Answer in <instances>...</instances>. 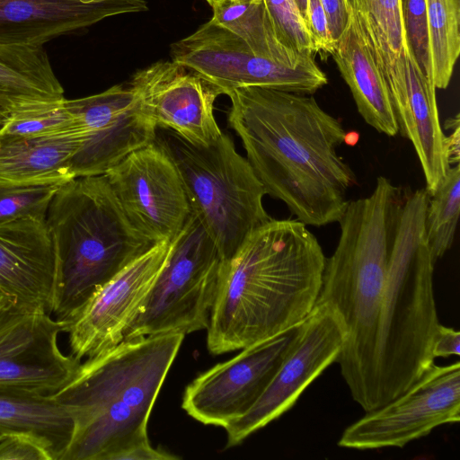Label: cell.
<instances>
[{
  "instance_id": "cell-1",
  "label": "cell",
  "mask_w": 460,
  "mask_h": 460,
  "mask_svg": "<svg viewBox=\"0 0 460 460\" xmlns=\"http://www.w3.org/2000/svg\"><path fill=\"white\" fill-rule=\"evenodd\" d=\"M228 124L266 194L306 226L338 222L356 183L338 155L347 132L309 94L248 86L226 93Z\"/></svg>"
},
{
  "instance_id": "cell-2",
  "label": "cell",
  "mask_w": 460,
  "mask_h": 460,
  "mask_svg": "<svg viewBox=\"0 0 460 460\" xmlns=\"http://www.w3.org/2000/svg\"><path fill=\"white\" fill-rule=\"evenodd\" d=\"M326 257L296 219H270L224 263L207 327L215 355L243 349L299 325L316 305Z\"/></svg>"
},
{
  "instance_id": "cell-3",
  "label": "cell",
  "mask_w": 460,
  "mask_h": 460,
  "mask_svg": "<svg viewBox=\"0 0 460 460\" xmlns=\"http://www.w3.org/2000/svg\"><path fill=\"white\" fill-rule=\"evenodd\" d=\"M402 199V191L379 176L368 197L349 200L316 302L330 306L344 324L346 340L336 362L366 411L373 409L376 335Z\"/></svg>"
},
{
  "instance_id": "cell-4",
  "label": "cell",
  "mask_w": 460,
  "mask_h": 460,
  "mask_svg": "<svg viewBox=\"0 0 460 460\" xmlns=\"http://www.w3.org/2000/svg\"><path fill=\"white\" fill-rule=\"evenodd\" d=\"M184 336L123 340L80 364L74 377L49 396L68 408L75 420L62 460H117L149 441L150 413Z\"/></svg>"
},
{
  "instance_id": "cell-5",
  "label": "cell",
  "mask_w": 460,
  "mask_h": 460,
  "mask_svg": "<svg viewBox=\"0 0 460 460\" xmlns=\"http://www.w3.org/2000/svg\"><path fill=\"white\" fill-rule=\"evenodd\" d=\"M429 199L425 189L402 197L376 335L373 410L404 393L434 365L431 345L439 323L435 263L425 242Z\"/></svg>"
},
{
  "instance_id": "cell-6",
  "label": "cell",
  "mask_w": 460,
  "mask_h": 460,
  "mask_svg": "<svg viewBox=\"0 0 460 460\" xmlns=\"http://www.w3.org/2000/svg\"><path fill=\"white\" fill-rule=\"evenodd\" d=\"M46 223L56 256L51 315L61 323L154 245L128 221L104 174L76 177L61 185Z\"/></svg>"
},
{
  "instance_id": "cell-7",
  "label": "cell",
  "mask_w": 460,
  "mask_h": 460,
  "mask_svg": "<svg viewBox=\"0 0 460 460\" xmlns=\"http://www.w3.org/2000/svg\"><path fill=\"white\" fill-rule=\"evenodd\" d=\"M155 142L177 167L190 202L225 261L244 239L271 217L263 206L266 191L250 163L225 133L209 146H195L166 128Z\"/></svg>"
},
{
  "instance_id": "cell-8",
  "label": "cell",
  "mask_w": 460,
  "mask_h": 460,
  "mask_svg": "<svg viewBox=\"0 0 460 460\" xmlns=\"http://www.w3.org/2000/svg\"><path fill=\"white\" fill-rule=\"evenodd\" d=\"M225 261L191 212L172 240L167 261L124 340L207 329Z\"/></svg>"
},
{
  "instance_id": "cell-9",
  "label": "cell",
  "mask_w": 460,
  "mask_h": 460,
  "mask_svg": "<svg viewBox=\"0 0 460 460\" xmlns=\"http://www.w3.org/2000/svg\"><path fill=\"white\" fill-rule=\"evenodd\" d=\"M172 61L227 92L248 86L313 94L328 79L314 60L292 67L256 55L238 36L212 19L172 45Z\"/></svg>"
},
{
  "instance_id": "cell-10",
  "label": "cell",
  "mask_w": 460,
  "mask_h": 460,
  "mask_svg": "<svg viewBox=\"0 0 460 460\" xmlns=\"http://www.w3.org/2000/svg\"><path fill=\"white\" fill-rule=\"evenodd\" d=\"M460 420V363L429 368L404 393L347 427L338 446L403 447L434 429Z\"/></svg>"
},
{
  "instance_id": "cell-11",
  "label": "cell",
  "mask_w": 460,
  "mask_h": 460,
  "mask_svg": "<svg viewBox=\"0 0 460 460\" xmlns=\"http://www.w3.org/2000/svg\"><path fill=\"white\" fill-rule=\"evenodd\" d=\"M104 176L128 221L153 244L172 241L191 215L179 171L155 141L129 154Z\"/></svg>"
},
{
  "instance_id": "cell-12",
  "label": "cell",
  "mask_w": 460,
  "mask_h": 460,
  "mask_svg": "<svg viewBox=\"0 0 460 460\" xmlns=\"http://www.w3.org/2000/svg\"><path fill=\"white\" fill-rule=\"evenodd\" d=\"M346 340L340 316L328 305L316 304L299 324L296 339L255 404L225 428L227 447L280 417L329 366L336 362Z\"/></svg>"
},
{
  "instance_id": "cell-13",
  "label": "cell",
  "mask_w": 460,
  "mask_h": 460,
  "mask_svg": "<svg viewBox=\"0 0 460 460\" xmlns=\"http://www.w3.org/2000/svg\"><path fill=\"white\" fill-rule=\"evenodd\" d=\"M296 326L262 342L243 349L187 385L182 409L194 420L226 428L243 416L259 400L291 349Z\"/></svg>"
},
{
  "instance_id": "cell-14",
  "label": "cell",
  "mask_w": 460,
  "mask_h": 460,
  "mask_svg": "<svg viewBox=\"0 0 460 460\" xmlns=\"http://www.w3.org/2000/svg\"><path fill=\"white\" fill-rule=\"evenodd\" d=\"M172 241L155 243L100 288L62 323L71 355L81 360L108 350L124 340L162 271Z\"/></svg>"
},
{
  "instance_id": "cell-15",
  "label": "cell",
  "mask_w": 460,
  "mask_h": 460,
  "mask_svg": "<svg viewBox=\"0 0 460 460\" xmlns=\"http://www.w3.org/2000/svg\"><path fill=\"white\" fill-rule=\"evenodd\" d=\"M61 322L44 312L10 305L0 311V386L51 396L75 375L81 362L58 346Z\"/></svg>"
},
{
  "instance_id": "cell-16",
  "label": "cell",
  "mask_w": 460,
  "mask_h": 460,
  "mask_svg": "<svg viewBox=\"0 0 460 460\" xmlns=\"http://www.w3.org/2000/svg\"><path fill=\"white\" fill-rule=\"evenodd\" d=\"M66 103L84 130L82 145L70 162L75 178L105 174L129 154L155 141L157 128L142 112L129 84L66 99Z\"/></svg>"
},
{
  "instance_id": "cell-17",
  "label": "cell",
  "mask_w": 460,
  "mask_h": 460,
  "mask_svg": "<svg viewBox=\"0 0 460 460\" xmlns=\"http://www.w3.org/2000/svg\"><path fill=\"white\" fill-rule=\"evenodd\" d=\"M129 85L156 128L195 146H209L221 136L214 106L224 92L197 72L172 60L158 61L137 72Z\"/></svg>"
},
{
  "instance_id": "cell-18",
  "label": "cell",
  "mask_w": 460,
  "mask_h": 460,
  "mask_svg": "<svg viewBox=\"0 0 460 460\" xmlns=\"http://www.w3.org/2000/svg\"><path fill=\"white\" fill-rule=\"evenodd\" d=\"M55 273L46 217L0 222V295L12 307L51 314Z\"/></svg>"
},
{
  "instance_id": "cell-19",
  "label": "cell",
  "mask_w": 460,
  "mask_h": 460,
  "mask_svg": "<svg viewBox=\"0 0 460 460\" xmlns=\"http://www.w3.org/2000/svg\"><path fill=\"white\" fill-rule=\"evenodd\" d=\"M147 9L145 0H0V46L43 47L107 17Z\"/></svg>"
},
{
  "instance_id": "cell-20",
  "label": "cell",
  "mask_w": 460,
  "mask_h": 460,
  "mask_svg": "<svg viewBox=\"0 0 460 460\" xmlns=\"http://www.w3.org/2000/svg\"><path fill=\"white\" fill-rule=\"evenodd\" d=\"M349 11L346 30L331 54L365 122L394 137L399 127L386 82L355 11L349 5Z\"/></svg>"
},
{
  "instance_id": "cell-21",
  "label": "cell",
  "mask_w": 460,
  "mask_h": 460,
  "mask_svg": "<svg viewBox=\"0 0 460 460\" xmlns=\"http://www.w3.org/2000/svg\"><path fill=\"white\" fill-rule=\"evenodd\" d=\"M83 138L0 135V186L64 183L75 177L71 159Z\"/></svg>"
},
{
  "instance_id": "cell-22",
  "label": "cell",
  "mask_w": 460,
  "mask_h": 460,
  "mask_svg": "<svg viewBox=\"0 0 460 460\" xmlns=\"http://www.w3.org/2000/svg\"><path fill=\"white\" fill-rule=\"evenodd\" d=\"M64 99L43 47L0 46V104L31 111Z\"/></svg>"
},
{
  "instance_id": "cell-23",
  "label": "cell",
  "mask_w": 460,
  "mask_h": 460,
  "mask_svg": "<svg viewBox=\"0 0 460 460\" xmlns=\"http://www.w3.org/2000/svg\"><path fill=\"white\" fill-rule=\"evenodd\" d=\"M75 431L74 415L49 396L0 386V433L22 432L42 439L62 460Z\"/></svg>"
},
{
  "instance_id": "cell-24",
  "label": "cell",
  "mask_w": 460,
  "mask_h": 460,
  "mask_svg": "<svg viewBox=\"0 0 460 460\" xmlns=\"http://www.w3.org/2000/svg\"><path fill=\"white\" fill-rule=\"evenodd\" d=\"M355 11L389 93L405 81V38L401 0H347Z\"/></svg>"
},
{
  "instance_id": "cell-25",
  "label": "cell",
  "mask_w": 460,
  "mask_h": 460,
  "mask_svg": "<svg viewBox=\"0 0 460 460\" xmlns=\"http://www.w3.org/2000/svg\"><path fill=\"white\" fill-rule=\"evenodd\" d=\"M211 7L212 20L238 36L256 55L292 67L314 60L279 38L264 0H220Z\"/></svg>"
},
{
  "instance_id": "cell-26",
  "label": "cell",
  "mask_w": 460,
  "mask_h": 460,
  "mask_svg": "<svg viewBox=\"0 0 460 460\" xmlns=\"http://www.w3.org/2000/svg\"><path fill=\"white\" fill-rule=\"evenodd\" d=\"M430 77L446 89L460 53V0H426Z\"/></svg>"
},
{
  "instance_id": "cell-27",
  "label": "cell",
  "mask_w": 460,
  "mask_h": 460,
  "mask_svg": "<svg viewBox=\"0 0 460 460\" xmlns=\"http://www.w3.org/2000/svg\"><path fill=\"white\" fill-rule=\"evenodd\" d=\"M460 213V165L450 166L429 196L425 216V242L434 263L450 249Z\"/></svg>"
},
{
  "instance_id": "cell-28",
  "label": "cell",
  "mask_w": 460,
  "mask_h": 460,
  "mask_svg": "<svg viewBox=\"0 0 460 460\" xmlns=\"http://www.w3.org/2000/svg\"><path fill=\"white\" fill-rule=\"evenodd\" d=\"M0 135L33 137H79L84 130L78 116L66 103V98L47 108L19 112L2 128Z\"/></svg>"
},
{
  "instance_id": "cell-29",
  "label": "cell",
  "mask_w": 460,
  "mask_h": 460,
  "mask_svg": "<svg viewBox=\"0 0 460 460\" xmlns=\"http://www.w3.org/2000/svg\"><path fill=\"white\" fill-rule=\"evenodd\" d=\"M61 185L0 186V222L24 217H46Z\"/></svg>"
},
{
  "instance_id": "cell-30",
  "label": "cell",
  "mask_w": 460,
  "mask_h": 460,
  "mask_svg": "<svg viewBox=\"0 0 460 460\" xmlns=\"http://www.w3.org/2000/svg\"><path fill=\"white\" fill-rule=\"evenodd\" d=\"M279 38L298 53L314 56L318 49L294 0H264Z\"/></svg>"
},
{
  "instance_id": "cell-31",
  "label": "cell",
  "mask_w": 460,
  "mask_h": 460,
  "mask_svg": "<svg viewBox=\"0 0 460 460\" xmlns=\"http://www.w3.org/2000/svg\"><path fill=\"white\" fill-rule=\"evenodd\" d=\"M401 4L407 44L420 70L431 79L426 0H401Z\"/></svg>"
},
{
  "instance_id": "cell-32",
  "label": "cell",
  "mask_w": 460,
  "mask_h": 460,
  "mask_svg": "<svg viewBox=\"0 0 460 460\" xmlns=\"http://www.w3.org/2000/svg\"><path fill=\"white\" fill-rule=\"evenodd\" d=\"M0 460H55V457L40 438L12 432L0 435Z\"/></svg>"
},
{
  "instance_id": "cell-33",
  "label": "cell",
  "mask_w": 460,
  "mask_h": 460,
  "mask_svg": "<svg viewBox=\"0 0 460 460\" xmlns=\"http://www.w3.org/2000/svg\"><path fill=\"white\" fill-rule=\"evenodd\" d=\"M307 23L318 51L332 53L334 44L328 30L326 14L320 0H308Z\"/></svg>"
},
{
  "instance_id": "cell-34",
  "label": "cell",
  "mask_w": 460,
  "mask_h": 460,
  "mask_svg": "<svg viewBox=\"0 0 460 460\" xmlns=\"http://www.w3.org/2000/svg\"><path fill=\"white\" fill-rule=\"evenodd\" d=\"M327 18L328 30L335 46L349 22V4L347 0H320Z\"/></svg>"
},
{
  "instance_id": "cell-35",
  "label": "cell",
  "mask_w": 460,
  "mask_h": 460,
  "mask_svg": "<svg viewBox=\"0 0 460 460\" xmlns=\"http://www.w3.org/2000/svg\"><path fill=\"white\" fill-rule=\"evenodd\" d=\"M460 332L439 323L432 341L431 353L434 358L459 356Z\"/></svg>"
},
{
  "instance_id": "cell-36",
  "label": "cell",
  "mask_w": 460,
  "mask_h": 460,
  "mask_svg": "<svg viewBox=\"0 0 460 460\" xmlns=\"http://www.w3.org/2000/svg\"><path fill=\"white\" fill-rule=\"evenodd\" d=\"M447 129H450L451 133L446 136V150L448 162L455 165L459 164L460 160V125L459 115L449 119L446 123Z\"/></svg>"
},
{
  "instance_id": "cell-37",
  "label": "cell",
  "mask_w": 460,
  "mask_h": 460,
  "mask_svg": "<svg viewBox=\"0 0 460 460\" xmlns=\"http://www.w3.org/2000/svg\"><path fill=\"white\" fill-rule=\"evenodd\" d=\"M19 112L25 111L0 104V130L13 118L14 114Z\"/></svg>"
},
{
  "instance_id": "cell-38",
  "label": "cell",
  "mask_w": 460,
  "mask_h": 460,
  "mask_svg": "<svg viewBox=\"0 0 460 460\" xmlns=\"http://www.w3.org/2000/svg\"><path fill=\"white\" fill-rule=\"evenodd\" d=\"M296 4L297 5L304 20L305 21V22L307 23V19H308V14H307V10H308V0H294ZM308 25V23H307Z\"/></svg>"
},
{
  "instance_id": "cell-39",
  "label": "cell",
  "mask_w": 460,
  "mask_h": 460,
  "mask_svg": "<svg viewBox=\"0 0 460 460\" xmlns=\"http://www.w3.org/2000/svg\"><path fill=\"white\" fill-rule=\"evenodd\" d=\"M7 305H9V303L3 296L0 295V311L3 310Z\"/></svg>"
},
{
  "instance_id": "cell-40",
  "label": "cell",
  "mask_w": 460,
  "mask_h": 460,
  "mask_svg": "<svg viewBox=\"0 0 460 460\" xmlns=\"http://www.w3.org/2000/svg\"><path fill=\"white\" fill-rule=\"evenodd\" d=\"M218 1L220 0H207V2L211 5L213 6L216 3H217Z\"/></svg>"
},
{
  "instance_id": "cell-41",
  "label": "cell",
  "mask_w": 460,
  "mask_h": 460,
  "mask_svg": "<svg viewBox=\"0 0 460 460\" xmlns=\"http://www.w3.org/2000/svg\"><path fill=\"white\" fill-rule=\"evenodd\" d=\"M1 434H2V433H0V435H1Z\"/></svg>"
}]
</instances>
